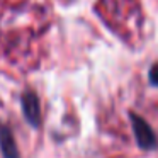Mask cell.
Segmentation results:
<instances>
[{"label":"cell","mask_w":158,"mask_h":158,"mask_svg":"<svg viewBox=\"0 0 158 158\" xmlns=\"http://www.w3.org/2000/svg\"><path fill=\"white\" fill-rule=\"evenodd\" d=\"M131 124H133V131L136 136V143L143 150H153L156 146V134L150 127V124L138 114H129Z\"/></svg>","instance_id":"obj_1"},{"label":"cell","mask_w":158,"mask_h":158,"mask_svg":"<svg viewBox=\"0 0 158 158\" xmlns=\"http://www.w3.org/2000/svg\"><path fill=\"white\" fill-rule=\"evenodd\" d=\"M21 109L24 114L26 121H27L31 126L38 127L41 126V104L39 99L36 95V92L32 90H26L21 95Z\"/></svg>","instance_id":"obj_2"},{"label":"cell","mask_w":158,"mask_h":158,"mask_svg":"<svg viewBox=\"0 0 158 158\" xmlns=\"http://www.w3.org/2000/svg\"><path fill=\"white\" fill-rule=\"evenodd\" d=\"M0 150L4 158H19L15 138L7 126H0Z\"/></svg>","instance_id":"obj_3"},{"label":"cell","mask_w":158,"mask_h":158,"mask_svg":"<svg viewBox=\"0 0 158 158\" xmlns=\"http://www.w3.org/2000/svg\"><path fill=\"white\" fill-rule=\"evenodd\" d=\"M150 82L153 85H158V65H153L150 68Z\"/></svg>","instance_id":"obj_4"}]
</instances>
